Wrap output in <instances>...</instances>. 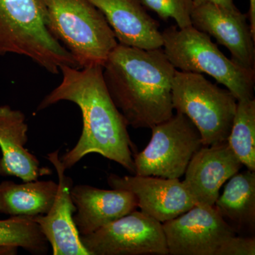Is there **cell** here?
I'll use <instances>...</instances> for the list:
<instances>
[{
	"label": "cell",
	"mask_w": 255,
	"mask_h": 255,
	"mask_svg": "<svg viewBox=\"0 0 255 255\" xmlns=\"http://www.w3.org/2000/svg\"><path fill=\"white\" fill-rule=\"evenodd\" d=\"M62 80L43 98L37 111L62 101L78 106L82 116V134L76 145L60 157L65 170L71 169L85 156L97 153L117 162L135 174V145L128 131V124L111 98L101 65L60 68Z\"/></svg>",
	"instance_id": "1"
},
{
	"label": "cell",
	"mask_w": 255,
	"mask_h": 255,
	"mask_svg": "<svg viewBox=\"0 0 255 255\" xmlns=\"http://www.w3.org/2000/svg\"><path fill=\"white\" fill-rule=\"evenodd\" d=\"M176 69L163 49L118 44L102 65L106 87L128 126L151 128L174 115Z\"/></svg>",
	"instance_id": "2"
},
{
	"label": "cell",
	"mask_w": 255,
	"mask_h": 255,
	"mask_svg": "<svg viewBox=\"0 0 255 255\" xmlns=\"http://www.w3.org/2000/svg\"><path fill=\"white\" fill-rule=\"evenodd\" d=\"M26 57L51 74L61 67L80 68L52 34L43 0H0V56Z\"/></svg>",
	"instance_id": "3"
},
{
	"label": "cell",
	"mask_w": 255,
	"mask_h": 255,
	"mask_svg": "<svg viewBox=\"0 0 255 255\" xmlns=\"http://www.w3.org/2000/svg\"><path fill=\"white\" fill-rule=\"evenodd\" d=\"M162 35V49L176 70L210 75L237 101L254 98L255 70L243 68L226 57L209 35L193 26H172Z\"/></svg>",
	"instance_id": "4"
},
{
	"label": "cell",
	"mask_w": 255,
	"mask_h": 255,
	"mask_svg": "<svg viewBox=\"0 0 255 255\" xmlns=\"http://www.w3.org/2000/svg\"><path fill=\"white\" fill-rule=\"evenodd\" d=\"M53 36L80 68L101 65L119 44L100 10L89 0H43Z\"/></svg>",
	"instance_id": "5"
},
{
	"label": "cell",
	"mask_w": 255,
	"mask_h": 255,
	"mask_svg": "<svg viewBox=\"0 0 255 255\" xmlns=\"http://www.w3.org/2000/svg\"><path fill=\"white\" fill-rule=\"evenodd\" d=\"M172 102L200 132L203 145L226 141L237 110L238 101L227 89L212 83L203 74L176 70Z\"/></svg>",
	"instance_id": "6"
},
{
	"label": "cell",
	"mask_w": 255,
	"mask_h": 255,
	"mask_svg": "<svg viewBox=\"0 0 255 255\" xmlns=\"http://www.w3.org/2000/svg\"><path fill=\"white\" fill-rule=\"evenodd\" d=\"M150 129L149 143L141 152L133 154L134 174L179 179L203 146L200 132L180 113Z\"/></svg>",
	"instance_id": "7"
},
{
	"label": "cell",
	"mask_w": 255,
	"mask_h": 255,
	"mask_svg": "<svg viewBox=\"0 0 255 255\" xmlns=\"http://www.w3.org/2000/svg\"><path fill=\"white\" fill-rule=\"evenodd\" d=\"M80 240L90 255H169L162 223L136 210Z\"/></svg>",
	"instance_id": "8"
},
{
	"label": "cell",
	"mask_w": 255,
	"mask_h": 255,
	"mask_svg": "<svg viewBox=\"0 0 255 255\" xmlns=\"http://www.w3.org/2000/svg\"><path fill=\"white\" fill-rule=\"evenodd\" d=\"M169 255H216L236 232L214 206H194L162 223Z\"/></svg>",
	"instance_id": "9"
},
{
	"label": "cell",
	"mask_w": 255,
	"mask_h": 255,
	"mask_svg": "<svg viewBox=\"0 0 255 255\" xmlns=\"http://www.w3.org/2000/svg\"><path fill=\"white\" fill-rule=\"evenodd\" d=\"M107 182L112 189L131 192L136 198L137 208L162 223L196 206L179 179L137 174L121 177L111 174Z\"/></svg>",
	"instance_id": "10"
},
{
	"label": "cell",
	"mask_w": 255,
	"mask_h": 255,
	"mask_svg": "<svg viewBox=\"0 0 255 255\" xmlns=\"http://www.w3.org/2000/svg\"><path fill=\"white\" fill-rule=\"evenodd\" d=\"M191 18L194 27L214 37L229 50L233 61L255 70V36L248 22V14L237 7L204 4L194 6Z\"/></svg>",
	"instance_id": "11"
},
{
	"label": "cell",
	"mask_w": 255,
	"mask_h": 255,
	"mask_svg": "<svg viewBox=\"0 0 255 255\" xmlns=\"http://www.w3.org/2000/svg\"><path fill=\"white\" fill-rule=\"evenodd\" d=\"M243 166L227 140L203 145L191 158L182 182L195 205L212 207L223 184Z\"/></svg>",
	"instance_id": "12"
},
{
	"label": "cell",
	"mask_w": 255,
	"mask_h": 255,
	"mask_svg": "<svg viewBox=\"0 0 255 255\" xmlns=\"http://www.w3.org/2000/svg\"><path fill=\"white\" fill-rule=\"evenodd\" d=\"M46 158L53 164L58 174V190L49 211L33 219L52 247L53 255H90L82 243L74 222L73 214L76 207L71 196L73 182L71 178L65 174L59 150L48 154Z\"/></svg>",
	"instance_id": "13"
},
{
	"label": "cell",
	"mask_w": 255,
	"mask_h": 255,
	"mask_svg": "<svg viewBox=\"0 0 255 255\" xmlns=\"http://www.w3.org/2000/svg\"><path fill=\"white\" fill-rule=\"evenodd\" d=\"M105 16L119 44L152 50L163 46L159 24L141 0H89Z\"/></svg>",
	"instance_id": "14"
},
{
	"label": "cell",
	"mask_w": 255,
	"mask_h": 255,
	"mask_svg": "<svg viewBox=\"0 0 255 255\" xmlns=\"http://www.w3.org/2000/svg\"><path fill=\"white\" fill-rule=\"evenodd\" d=\"M71 196L76 207L73 216L80 236H87L137 208L136 198L128 191L73 186Z\"/></svg>",
	"instance_id": "15"
},
{
	"label": "cell",
	"mask_w": 255,
	"mask_h": 255,
	"mask_svg": "<svg viewBox=\"0 0 255 255\" xmlns=\"http://www.w3.org/2000/svg\"><path fill=\"white\" fill-rule=\"evenodd\" d=\"M26 117L9 105L0 107V175L14 176L23 182L37 180L48 174L39 160L25 147L28 141Z\"/></svg>",
	"instance_id": "16"
},
{
	"label": "cell",
	"mask_w": 255,
	"mask_h": 255,
	"mask_svg": "<svg viewBox=\"0 0 255 255\" xmlns=\"http://www.w3.org/2000/svg\"><path fill=\"white\" fill-rule=\"evenodd\" d=\"M214 207L236 234L254 236L255 171L247 169L228 179Z\"/></svg>",
	"instance_id": "17"
},
{
	"label": "cell",
	"mask_w": 255,
	"mask_h": 255,
	"mask_svg": "<svg viewBox=\"0 0 255 255\" xmlns=\"http://www.w3.org/2000/svg\"><path fill=\"white\" fill-rule=\"evenodd\" d=\"M58 183L53 181H30L16 184L0 183V214L10 216L45 215L54 202Z\"/></svg>",
	"instance_id": "18"
},
{
	"label": "cell",
	"mask_w": 255,
	"mask_h": 255,
	"mask_svg": "<svg viewBox=\"0 0 255 255\" xmlns=\"http://www.w3.org/2000/svg\"><path fill=\"white\" fill-rule=\"evenodd\" d=\"M227 142L243 166L255 171V100L238 101Z\"/></svg>",
	"instance_id": "19"
},
{
	"label": "cell",
	"mask_w": 255,
	"mask_h": 255,
	"mask_svg": "<svg viewBox=\"0 0 255 255\" xmlns=\"http://www.w3.org/2000/svg\"><path fill=\"white\" fill-rule=\"evenodd\" d=\"M0 246L21 248L33 255H46L48 243L33 217L11 216L0 220Z\"/></svg>",
	"instance_id": "20"
},
{
	"label": "cell",
	"mask_w": 255,
	"mask_h": 255,
	"mask_svg": "<svg viewBox=\"0 0 255 255\" xmlns=\"http://www.w3.org/2000/svg\"><path fill=\"white\" fill-rule=\"evenodd\" d=\"M146 9L152 10L161 19L172 18L177 27L192 26L191 13L194 9L192 0H141Z\"/></svg>",
	"instance_id": "21"
},
{
	"label": "cell",
	"mask_w": 255,
	"mask_h": 255,
	"mask_svg": "<svg viewBox=\"0 0 255 255\" xmlns=\"http://www.w3.org/2000/svg\"><path fill=\"white\" fill-rule=\"evenodd\" d=\"M255 236H235L228 238L216 255H255Z\"/></svg>",
	"instance_id": "22"
},
{
	"label": "cell",
	"mask_w": 255,
	"mask_h": 255,
	"mask_svg": "<svg viewBox=\"0 0 255 255\" xmlns=\"http://www.w3.org/2000/svg\"><path fill=\"white\" fill-rule=\"evenodd\" d=\"M192 2L194 6L204 4H212L229 9L236 7L233 3V0H192Z\"/></svg>",
	"instance_id": "23"
},
{
	"label": "cell",
	"mask_w": 255,
	"mask_h": 255,
	"mask_svg": "<svg viewBox=\"0 0 255 255\" xmlns=\"http://www.w3.org/2000/svg\"><path fill=\"white\" fill-rule=\"evenodd\" d=\"M248 16L252 31L255 36V0H250V10Z\"/></svg>",
	"instance_id": "24"
},
{
	"label": "cell",
	"mask_w": 255,
	"mask_h": 255,
	"mask_svg": "<svg viewBox=\"0 0 255 255\" xmlns=\"http://www.w3.org/2000/svg\"><path fill=\"white\" fill-rule=\"evenodd\" d=\"M18 248L14 246H0V255L16 254Z\"/></svg>",
	"instance_id": "25"
}]
</instances>
